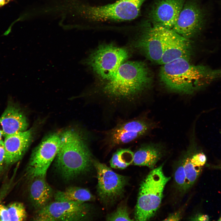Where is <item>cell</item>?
Wrapping results in <instances>:
<instances>
[{
  "instance_id": "6da1fadb",
  "label": "cell",
  "mask_w": 221,
  "mask_h": 221,
  "mask_svg": "<svg viewBox=\"0 0 221 221\" xmlns=\"http://www.w3.org/2000/svg\"><path fill=\"white\" fill-rule=\"evenodd\" d=\"M159 76L163 85L169 90L190 94L205 88L221 78V69L194 65L189 60L180 58L162 65Z\"/></svg>"
},
{
  "instance_id": "7a4b0ae2",
  "label": "cell",
  "mask_w": 221,
  "mask_h": 221,
  "mask_svg": "<svg viewBox=\"0 0 221 221\" xmlns=\"http://www.w3.org/2000/svg\"><path fill=\"white\" fill-rule=\"evenodd\" d=\"M152 80L150 70L144 62H124L105 81L101 93L113 104L130 103L148 87Z\"/></svg>"
},
{
  "instance_id": "3957f363",
  "label": "cell",
  "mask_w": 221,
  "mask_h": 221,
  "mask_svg": "<svg viewBox=\"0 0 221 221\" xmlns=\"http://www.w3.org/2000/svg\"><path fill=\"white\" fill-rule=\"evenodd\" d=\"M60 136L55 165L61 176L70 180L88 171L93 160L86 137L72 129L65 131Z\"/></svg>"
},
{
  "instance_id": "277c9868",
  "label": "cell",
  "mask_w": 221,
  "mask_h": 221,
  "mask_svg": "<svg viewBox=\"0 0 221 221\" xmlns=\"http://www.w3.org/2000/svg\"><path fill=\"white\" fill-rule=\"evenodd\" d=\"M170 179L164 174L162 166L149 173L140 184L135 211L136 220H147L154 215L161 204L165 186Z\"/></svg>"
},
{
  "instance_id": "5b68a950",
  "label": "cell",
  "mask_w": 221,
  "mask_h": 221,
  "mask_svg": "<svg viewBox=\"0 0 221 221\" xmlns=\"http://www.w3.org/2000/svg\"><path fill=\"white\" fill-rule=\"evenodd\" d=\"M129 56L128 50L111 43L99 45L89 55L85 63L99 79L109 80Z\"/></svg>"
},
{
  "instance_id": "8992f818",
  "label": "cell",
  "mask_w": 221,
  "mask_h": 221,
  "mask_svg": "<svg viewBox=\"0 0 221 221\" xmlns=\"http://www.w3.org/2000/svg\"><path fill=\"white\" fill-rule=\"evenodd\" d=\"M146 0H118L103 6L84 5L80 10L84 17L91 21H130L138 17Z\"/></svg>"
},
{
  "instance_id": "52a82bcc",
  "label": "cell",
  "mask_w": 221,
  "mask_h": 221,
  "mask_svg": "<svg viewBox=\"0 0 221 221\" xmlns=\"http://www.w3.org/2000/svg\"><path fill=\"white\" fill-rule=\"evenodd\" d=\"M93 164L97 173V191L100 200L106 204H113L123 196L127 178L97 161L93 160Z\"/></svg>"
},
{
  "instance_id": "ba28073f",
  "label": "cell",
  "mask_w": 221,
  "mask_h": 221,
  "mask_svg": "<svg viewBox=\"0 0 221 221\" xmlns=\"http://www.w3.org/2000/svg\"><path fill=\"white\" fill-rule=\"evenodd\" d=\"M89 211V207L85 203L54 201L37 211L33 220L82 221L86 218Z\"/></svg>"
},
{
  "instance_id": "9c48e42d",
  "label": "cell",
  "mask_w": 221,
  "mask_h": 221,
  "mask_svg": "<svg viewBox=\"0 0 221 221\" xmlns=\"http://www.w3.org/2000/svg\"><path fill=\"white\" fill-rule=\"evenodd\" d=\"M60 143V135L53 134L46 138L35 149L27 169L30 179L46 176L48 168L57 155Z\"/></svg>"
},
{
  "instance_id": "30bf717a",
  "label": "cell",
  "mask_w": 221,
  "mask_h": 221,
  "mask_svg": "<svg viewBox=\"0 0 221 221\" xmlns=\"http://www.w3.org/2000/svg\"><path fill=\"white\" fill-rule=\"evenodd\" d=\"M141 35L135 42L140 49L151 61L160 64L164 44L169 29L154 25L149 22L143 24Z\"/></svg>"
},
{
  "instance_id": "8fae6325",
  "label": "cell",
  "mask_w": 221,
  "mask_h": 221,
  "mask_svg": "<svg viewBox=\"0 0 221 221\" xmlns=\"http://www.w3.org/2000/svg\"><path fill=\"white\" fill-rule=\"evenodd\" d=\"M204 14L199 4L195 0H187L172 29L188 39L197 34L202 29Z\"/></svg>"
},
{
  "instance_id": "7c38bea8",
  "label": "cell",
  "mask_w": 221,
  "mask_h": 221,
  "mask_svg": "<svg viewBox=\"0 0 221 221\" xmlns=\"http://www.w3.org/2000/svg\"><path fill=\"white\" fill-rule=\"evenodd\" d=\"M151 128L149 122L134 119L121 123L107 133V141L110 147L130 142L144 135Z\"/></svg>"
},
{
  "instance_id": "4fadbf2b",
  "label": "cell",
  "mask_w": 221,
  "mask_h": 221,
  "mask_svg": "<svg viewBox=\"0 0 221 221\" xmlns=\"http://www.w3.org/2000/svg\"><path fill=\"white\" fill-rule=\"evenodd\" d=\"M187 0H156L148 13L152 24L173 28Z\"/></svg>"
},
{
  "instance_id": "5bb4252c",
  "label": "cell",
  "mask_w": 221,
  "mask_h": 221,
  "mask_svg": "<svg viewBox=\"0 0 221 221\" xmlns=\"http://www.w3.org/2000/svg\"><path fill=\"white\" fill-rule=\"evenodd\" d=\"M191 54L192 45L189 40L169 29L164 44L159 64L162 65L180 58L189 60Z\"/></svg>"
},
{
  "instance_id": "9a60e30c",
  "label": "cell",
  "mask_w": 221,
  "mask_h": 221,
  "mask_svg": "<svg viewBox=\"0 0 221 221\" xmlns=\"http://www.w3.org/2000/svg\"><path fill=\"white\" fill-rule=\"evenodd\" d=\"M32 134L29 129L5 137V163L10 165L21 159L29 146Z\"/></svg>"
},
{
  "instance_id": "2e32d148",
  "label": "cell",
  "mask_w": 221,
  "mask_h": 221,
  "mask_svg": "<svg viewBox=\"0 0 221 221\" xmlns=\"http://www.w3.org/2000/svg\"><path fill=\"white\" fill-rule=\"evenodd\" d=\"M28 126L27 118L17 107L9 105L0 118V130L7 136L26 130Z\"/></svg>"
},
{
  "instance_id": "e0dca14e",
  "label": "cell",
  "mask_w": 221,
  "mask_h": 221,
  "mask_svg": "<svg viewBox=\"0 0 221 221\" xmlns=\"http://www.w3.org/2000/svg\"><path fill=\"white\" fill-rule=\"evenodd\" d=\"M45 177L39 176L30 179L29 197L32 206L37 211L48 204L52 196V188L46 181Z\"/></svg>"
},
{
  "instance_id": "ac0fdd59",
  "label": "cell",
  "mask_w": 221,
  "mask_h": 221,
  "mask_svg": "<svg viewBox=\"0 0 221 221\" xmlns=\"http://www.w3.org/2000/svg\"><path fill=\"white\" fill-rule=\"evenodd\" d=\"M164 152L163 148L159 144L143 145L134 153L133 163L135 165L146 166L153 169Z\"/></svg>"
},
{
  "instance_id": "d6986e66",
  "label": "cell",
  "mask_w": 221,
  "mask_h": 221,
  "mask_svg": "<svg viewBox=\"0 0 221 221\" xmlns=\"http://www.w3.org/2000/svg\"><path fill=\"white\" fill-rule=\"evenodd\" d=\"M55 201L80 203L91 201L94 196L87 189L80 187L71 186L63 191H58L54 194Z\"/></svg>"
},
{
  "instance_id": "ffe728a7",
  "label": "cell",
  "mask_w": 221,
  "mask_h": 221,
  "mask_svg": "<svg viewBox=\"0 0 221 221\" xmlns=\"http://www.w3.org/2000/svg\"><path fill=\"white\" fill-rule=\"evenodd\" d=\"M134 153L128 149H120L114 153L110 161L111 167L123 169L133 163Z\"/></svg>"
},
{
  "instance_id": "44dd1931",
  "label": "cell",
  "mask_w": 221,
  "mask_h": 221,
  "mask_svg": "<svg viewBox=\"0 0 221 221\" xmlns=\"http://www.w3.org/2000/svg\"><path fill=\"white\" fill-rule=\"evenodd\" d=\"M186 175V190L194 183L200 174L202 168L195 166L192 163L190 155L186 157L183 162Z\"/></svg>"
},
{
  "instance_id": "7402d4cb",
  "label": "cell",
  "mask_w": 221,
  "mask_h": 221,
  "mask_svg": "<svg viewBox=\"0 0 221 221\" xmlns=\"http://www.w3.org/2000/svg\"><path fill=\"white\" fill-rule=\"evenodd\" d=\"M10 221H23L27 218L25 207L21 203L15 202L7 207Z\"/></svg>"
},
{
  "instance_id": "603a6c76",
  "label": "cell",
  "mask_w": 221,
  "mask_h": 221,
  "mask_svg": "<svg viewBox=\"0 0 221 221\" xmlns=\"http://www.w3.org/2000/svg\"><path fill=\"white\" fill-rule=\"evenodd\" d=\"M107 221H132L127 207L122 205L118 206L116 210L107 217Z\"/></svg>"
},
{
  "instance_id": "cb8c5ba5",
  "label": "cell",
  "mask_w": 221,
  "mask_h": 221,
  "mask_svg": "<svg viewBox=\"0 0 221 221\" xmlns=\"http://www.w3.org/2000/svg\"><path fill=\"white\" fill-rule=\"evenodd\" d=\"M174 177L177 185L182 189L186 190V175L183 162L176 169Z\"/></svg>"
},
{
  "instance_id": "d4e9b609",
  "label": "cell",
  "mask_w": 221,
  "mask_h": 221,
  "mask_svg": "<svg viewBox=\"0 0 221 221\" xmlns=\"http://www.w3.org/2000/svg\"><path fill=\"white\" fill-rule=\"evenodd\" d=\"M191 155L190 159L193 165L196 167L202 168L207 161L206 155L203 152H197L191 153Z\"/></svg>"
},
{
  "instance_id": "484cf974",
  "label": "cell",
  "mask_w": 221,
  "mask_h": 221,
  "mask_svg": "<svg viewBox=\"0 0 221 221\" xmlns=\"http://www.w3.org/2000/svg\"><path fill=\"white\" fill-rule=\"evenodd\" d=\"M0 221H10L7 207L0 205Z\"/></svg>"
},
{
  "instance_id": "4316f807",
  "label": "cell",
  "mask_w": 221,
  "mask_h": 221,
  "mask_svg": "<svg viewBox=\"0 0 221 221\" xmlns=\"http://www.w3.org/2000/svg\"><path fill=\"white\" fill-rule=\"evenodd\" d=\"M5 150L4 142L0 140V173L2 170L4 163H5Z\"/></svg>"
},
{
  "instance_id": "83f0119b",
  "label": "cell",
  "mask_w": 221,
  "mask_h": 221,
  "mask_svg": "<svg viewBox=\"0 0 221 221\" xmlns=\"http://www.w3.org/2000/svg\"><path fill=\"white\" fill-rule=\"evenodd\" d=\"M180 218V213L176 212L168 216L167 218L164 219L165 221H178Z\"/></svg>"
},
{
  "instance_id": "f1b7e54d",
  "label": "cell",
  "mask_w": 221,
  "mask_h": 221,
  "mask_svg": "<svg viewBox=\"0 0 221 221\" xmlns=\"http://www.w3.org/2000/svg\"><path fill=\"white\" fill-rule=\"evenodd\" d=\"M193 220L200 221H208L210 220L209 216L206 215L200 214L194 218Z\"/></svg>"
},
{
  "instance_id": "f546056e",
  "label": "cell",
  "mask_w": 221,
  "mask_h": 221,
  "mask_svg": "<svg viewBox=\"0 0 221 221\" xmlns=\"http://www.w3.org/2000/svg\"><path fill=\"white\" fill-rule=\"evenodd\" d=\"M12 0H0V7L7 5Z\"/></svg>"
},
{
  "instance_id": "4dcf8cb0",
  "label": "cell",
  "mask_w": 221,
  "mask_h": 221,
  "mask_svg": "<svg viewBox=\"0 0 221 221\" xmlns=\"http://www.w3.org/2000/svg\"><path fill=\"white\" fill-rule=\"evenodd\" d=\"M208 167L213 169L221 170V164L218 165H208Z\"/></svg>"
},
{
  "instance_id": "1f68e13d",
  "label": "cell",
  "mask_w": 221,
  "mask_h": 221,
  "mask_svg": "<svg viewBox=\"0 0 221 221\" xmlns=\"http://www.w3.org/2000/svg\"><path fill=\"white\" fill-rule=\"evenodd\" d=\"M2 135V133L1 131L0 130V140H1Z\"/></svg>"
},
{
  "instance_id": "d6a6232c",
  "label": "cell",
  "mask_w": 221,
  "mask_h": 221,
  "mask_svg": "<svg viewBox=\"0 0 221 221\" xmlns=\"http://www.w3.org/2000/svg\"><path fill=\"white\" fill-rule=\"evenodd\" d=\"M218 221H221V215L219 217V219H218Z\"/></svg>"
}]
</instances>
